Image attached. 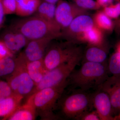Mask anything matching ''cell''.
Returning <instances> with one entry per match:
<instances>
[{"instance_id": "ffe728a7", "label": "cell", "mask_w": 120, "mask_h": 120, "mask_svg": "<svg viewBox=\"0 0 120 120\" xmlns=\"http://www.w3.org/2000/svg\"><path fill=\"white\" fill-rule=\"evenodd\" d=\"M56 8V4L42 1L36 12L37 14L35 15L58 26L56 22L55 19Z\"/></svg>"}, {"instance_id": "1f68e13d", "label": "cell", "mask_w": 120, "mask_h": 120, "mask_svg": "<svg viewBox=\"0 0 120 120\" xmlns=\"http://www.w3.org/2000/svg\"><path fill=\"white\" fill-rule=\"evenodd\" d=\"M114 30L117 34L120 35V18L114 20Z\"/></svg>"}, {"instance_id": "e0dca14e", "label": "cell", "mask_w": 120, "mask_h": 120, "mask_svg": "<svg viewBox=\"0 0 120 120\" xmlns=\"http://www.w3.org/2000/svg\"><path fill=\"white\" fill-rule=\"evenodd\" d=\"M27 68L28 74L36 85L41 81L47 71L43 58L32 61H27Z\"/></svg>"}, {"instance_id": "3957f363", "label": "cell", "mask_w": 120, "mask_h": 120, "mask_svg": "<svg viewBox=\"0 0 120 120\" xmlns=\"http://www.w3.org/2000/svg\"><path fill=\"white\" fill-rule=\"evenodd\" d=\"M75 43L67 41L50 46L43 58L44 64L47 71L52 70L69 61L83 52L82 48L76 46Z\"/></svg>"}, {"instance_id": "9a60e30c", "label": "cell", "mask_w": 120, "mask_h": 120, "mask_svg": "<svg viewBox=\"0 0 120 120\" xmlns=\"http://www.w3.org/2000/svg\"><path fill=\"white\" fill-rule=\"evenodd\" d=\"M104 32L95 26L83 33L75 41L84 42L88 45L102 46L105 45Z\"/></svg>"}, {"instance_id": "7c38bea8", "label": "cell", "mask_w": 120, "mask_h": 120, "mask_svg": "<svg viewBox=\"0 0 120 120\" xmlns=\"http://www.w3.org/2000/svg\"><path fill=\"white\" fill-rule=\"evenodd\" d=\"M92 94V106L101 120H114L112 115V105L108 95L101 89Z\"/></svg>"}, {"instance_id": "d6986e66", "label": "cell", "mask_w": 120, "mask_h": 120, "mask_svg": "<svg viewBox=\"0 0 120 120\" xmlns=\"http://www.w3.org/2000/svg\"><path fill=\"white\" fill-rule=\"evenodd\" d=\"M36 113L34 107L26 102L20 105L7 118L10 120H33L35 119Z\"/></svg>"}, {"instance_id": "5b68a950", "label": "cell", "mask_w": 120, "mask_h": 120, "mask_svg": "<svg viewBox=\"0 0 120 120\" xmlns=\"http://www.w3.org/2000/svg\"><path fill=\"white\" fill-rule=\"evenodd\" d=\"M16 60V68L8 82L13 94L23 98L32 94L36 85L28 74L27 68V61L20 54Z\"/></svg>"}, {"instance_id": "e575fe53", "label": "cell", "mask_w": 120, "mask_h": 120, "mask_svg": "<svg viewBox=\"0 0 120 120\" xmlns=\"http://www.w3.org/2000/svg\"><path fill=\"white\" fill-rule=\"evenodd\" d=\"M120 120V112L117 116L114 117V120Z\"/></svg>"}, {"instance_id": "9c48e42d", "label": "cell", "mask_w": 120, "mask_h": 120, "mask_svg": "<svg viewBox=\"0 0 120 120\" xmlns=\"http://www.w3.org/2000/svg\"><path fill=\"white\" fill-rule=\"evenodd\" d=\"M94 26L92 17L89 15H80L75 18L66 29L61 31V38L75 43L78 37Z\"/></svg>"}, {"instance_id": "f546056e", "label": "cell", "mask_w": 120, "mask_h": 120, "mask_svg": "<svg viewBox=\"0 0 120 120\" xmlns=\"http://www.w3.org/2000/svg\"><path fill=\"white\" fill-rule=\"evenodd\" d=\"M2 0H0V30L2 28L4 21L5 15L2 4Z\"/></svg>"}, {"instance_id": "d4e9b609", "label": "cell", "mask_w": 120, "mask_h": 120, "mask_svg": "<svg viewBox=\"0 0 120 120\" xmlns=\"http://www.w3.org/2000/svg\"><path fill=\"white\" fill-rule=\"evenodd\" d=\"M78 7L87 10H98L101 8L97 1L94 0H71Z\"/></svg>"}, {"instance_id": "6da1fadb", "label": "cell", "mask_w": 120, "mask_h": 120, "mask_svg": "<svg viewBox=\"0 0 120 120\" xmlns=\"http://www.w3.org/2000/svg\"><path fill=\"white\" fill-rule=\"evenodd\" d=\"M108 72L106 64L83 62L79 68L75 69L70 75L68 84L84 92L91 88L98 89L109 77Z\"/></svg>"}, {"instance_id": "44dd1931", "label": "cell", "mask_w": 120, "mask_h": 120, "mask_svg": "<svg viewBox=\"0 0 120 120\" xmlns=\"http://www.w3.org/2000/svg\"><path fill=\"white\" fill-rule=\"evenodd\" d=\"M92 17L95 26L103 32H110L114 30L113 21L102 10H98Z\"/></svg>"}, {"instance_id": "4fadbf2b", "label": "cell", "mask_w": 120, "mask_h": 120, "mask_svg": "<svg viewBox=\"0 0 120 120\" xmlns=\"http://www.w3.org/2000/svg\"><path fill=\"white\" fill-rule=\"evenodd\" d=\"M1 41L11 53L19 52L26 47L30 41L22 33L11 26L3 33Z\"/></svg>"}, {"instance_id": "8fae6325", "label": "cell", "mask_w": 120, "mask_h": 120, "mask_svg": "<svg viewBox=\"0 0 120 120\" xmlns=\"http://www.w3.org/2000/svg\"><path fill=\"white\" fill-rule=\"evenodd\" d=\"M53 40L52 38H45L30 41L24 51L20 54L27 61L43 59L46 50Z\"/></svg>"}, {"instance_id": "5bb4252c", "label": "cell", "mask_w": 120, "mask_h": 120, "mask_svg": "<svg viewBox=\"0 0 120 120\" xmlns=\"http://www.w3.org/2000/svg\"><path fill=\"white\" fill-rule=\"evenodd\" d=\"M108 52L105 45L102 46L88 45L83 53V62H90L106 64Z\"/></svg>"}, {"instance_id": "836d02e7", "label": "cell", "mask_w": 120, "mask_h": 120, "mask_svg": "<svg viewBox=\"0 0 120 120\" xmlns=\"http://www.w3.org/2000/svg\"><path fill=\"white\" fill-rule=\"evenodd\" d=\"M116 51L118 52L120 54V41L117 43L116 46Z\"/></svg>"}, {"instance_id": "ba28073f", "label": "cell", "mask_w": 120, "mask_h": 120, "mask_svg": "<svg viewBox=\"0 0 120 120\" xmlns=\"http://www.w3.org/2000/svg\"><path fill=\"white\" fill-rule=\"evenodd\" d=\"M88 14L87 10L80 8L73 2L60 0L56 5V21L61 31L66 29L77 16Z\"/></svg>"}, {"instance_id": "2e32d148", "label": "cell", "mask_w": 120, "mask_h": 120, "mask_svg": "<svg viewBox=\"0 0 120 120\" xmlns=\"http://www.w3.org/2000/svg\"><path fill=\"white\" fill-rule=\"evenodd\" d=\"M23 99L14 94L0 101V117L8 118L20 105Z\"/></svg>"}, {"instance_id": "603a6c76", "label": "cell", "mask_w": 120, "mask_h": 120, "mask_svg": "<svg viewBox=\"0 0 120 120\" xmlns=\"http://www.w3.org/2000/svg\"><path fill=\"white\" fill-rule=\"evenodd\" d=\"M108 71L113 75H120V54L116 51L110 56L107 65Z\"/></svg>"}, {"instance_id": "7402d4cb", "label": "cell", "mask_w": 120, "mask_h": 120, "mask_svg": "<svg viewBox=\"0 0 120 120\" xmlns=\"http://www.w3.org/2000/svg\"><path fill=\"white\" fill-rule=\"evenodd\" d=\"M17 65L16 58L11 56H7L0 60V77L11 75Z\"/></svg>"}, {"instance_id": "484cf974", "label": "cell", "mask_w": 120, "mask_h": 120, "mask_svg": "<svg viewBox=\"0 0 120 120\" xmlns=\"http://www.w3.org/2000/svg\"><path fill=\"white\" fill-rule=\"evenodd\" d=\"M13 94V91L8 82L0 81V101Z\"/></svg>"}, {"instance_id": "d6a6232c", "label": "cell", "mask_w": 120, "mask_h": 120, "mask_svg": "<svg viewBox=\"0 0 120 120\" xmlns=\"http://www.w3.org/2000/svg\"><path fill=\"white\" fill-rule=\"evenodd\" d=\"M43 0L50 4H56L60 0Z\"/></svg>"}, {"instance_id": "ac0fdd59", "label": "cell", "mask_w": 120, "mask_h": 120, "mask_svg": "<svg viewBox=\"0 0 120 120\" xmlns=\"http://www.w3.org/2000/svg\"><path fill=\"white\" fill-rule=\"evenodd\" d=\"M42 0H16V11L18 15L28 16L37 11Z\"/></svg>"}, {"instance_id": "4dcf8cb0", "label": "cell", "mask_w": 120, "mask_h": 120, "mask_svg": "<svg viewBox=\"0 0 120 120\" xmlns=\"http://www.w3.org/2000/svg\"><path fill=\"white\" fill-rule=\"evenodd\" d=\"M113 1V0H96V1L101 8L112 4Z\"/></svg>"}, {"instance_id": "f1b7e54d", "label": "cell", "mask_w": 120, "mask_h": 120, "mask_svg": "<svg viewBox=\"0 0 120 120\" xmlns=\"http://www.w3.org/2000/svg\"><path fill=\"white\" fill-rule=\"evenodd\" d=\"M10 52L2 41H0V60L7 56H11Z\"/></svg>"}, {"instance_id": "4316f807", "label": "cell", "mask_w": 120, "mask_h": 120, "mask_svg": "<svg viewBox=\"0 0 120 120\" xmlns=\"http://www.w3.org/2000/svg\"><path fill=\"white\" fill-rule=\"evenodd\" d=\"M2 4L5 15L15 13L16 11V0H2Z\"/></svg>"}, {"instance_id": "52a82bcc", "label": "cell", "mask_w": 120, "mask_h": 120, "mask_svg": "<svg viewBox=\"0 0 120 120\" xmlns=\"http://www.w3.org/2000/svg\"><path fill=\"white\" fill-rule=\"evenodd\" d=\"M92 106V94L77 91L68 95L62 102L61 109L67 117L75 120Z\"/></svg>"}, {"instance_id": "8992f818", "label": "cell", "mask_w": 120, "mask_h": 120, "mask_svg": "<svg viewBox=\"0 0 120 120\" xmlns=\"http://www.w3.org/2000/svg\"><path fill=\"white\" fill-rule=\"evenodd\" d=\"M83 53V52L79 54L69 61L47 71L41 81L36 85L32 94L44 88L58 86L67 81L70 75L82 60Z\"/></svg>"}, {"instance_id": "7a4b0ae2", "label": "cell", "mask_w": 120, "mask_h": 120, "mask_svg": "<svg viewBox=\"0 0 120 120\" xmlns=\"http://www.w3.org/2000/svg\"><path fill=\"white\" fill-rule=\"evenodd\" d=\"M19 31L29 41L49 38H61V30L54 24L35 15L16 20L10 26Z\"/></svg>"}, {"instance_id": "cb8c5ba5", "label": "cell", "mask_w": 120, "mask_h": 120, "mask_svg": "<svg viewBox=\"0 0 120 120\" xmlns=\"http://www.w3.org/2000/svg\"><path fill=\"white\" fill-rule=\"evenodd\" d=\"M102 8L103 12L110 19H118L120 16V0H117L116 4L112 3Z\"/></svg>"}, {"instance_id": "83f0119b", "label": "cell", "mask_w": 120, "mask_h": 120, "mask_svg": "<svg viewBox=\"0 0 120 120\" xmlns=\"http://www.w3.org/2000/svg\"><path fill=\"white\" fill-rule=\"evenodd\" d=\"M80 120H101L96 110L89 112L88 111L84 112L79 116L75 119Z\"/></svg>"}, {"instance_id": "277c9868", "label": "cell", "mask_w": 120, "mask_h": 120, "mask_svg": "<svg viewBox=\"0 0 120 120\" xmlns=\"http://www.w3.org/2000/svg\"><path fill=\"white\" fill-rule=\"evenodd\" d=\"M68 85L67 80L58 86L39 90L30 95L26 102L34 107L36 113L37 111L45 113L53 118L52 109Z\"/></svg>"}, {"instance_id": "30bf717a", "label": "cell", "mask_w": 120, "mask_h": 120, "mask_svg": "<svg viewBox=\"0 0 120 120\" xmlns=\"http://www.w3.org/2000/svg\"><path fill=\"white\" fill-rule=\"evenodd\" d=\"M99 89L109 97L113 116L114 117L118 115L120 112V75H112L108 77Z\"/></svg>"}]
</instances>
